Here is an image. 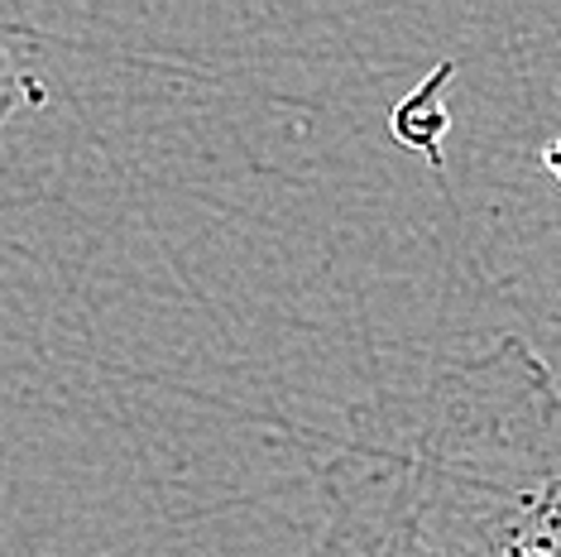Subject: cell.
<instances>
[{
    "mask_svg": "<svg viewBox=\"0 0 561 557\" xmlns=\"http://www.w3.org/2000/svg\"><path fill=\"white\" fill-rule=\"evenodd\" d=\"M308 557H561V385L523 337L351 409Z\"/></svg>",
    "mask_w": 561,
    "mask_h": 557,
    "instance_id": "1",
    "label": "cell"
},
{
    "mask_svg": "<svg viewBox=\"0 0 561 557\" xmlns=\"http://www.w3.org/2000/svg\"><path fill=\"white\" fill-rule=\"evenodd\" d=\"M446 78H451V62H442L437 72H427L423 82H417L413 96H403L399 106H393L389 116V130L403 139L408 149H423V155H432V149L446 139V130H451V116H446Z\"/></svg>",
    "mask_w": 561,
    "mask_h": 557,
    "instance_id": "2",
    "label": "cell"
},
{
    "mask_svg": "<svg viewBox=\"0 0 561 557\" xmlns=\"http://www.w3.org/2000/svg\"><path fill=\"white\" fill-rule=\"evenodd\" d=\"M542 169H547V179L561 183V139H552V145L542 149Z\"/></svg>",
    "mask_w": 561,
    "mask_h": 557,
    "instance_id": "3",
    "label": "cell"
}]
</instances>
